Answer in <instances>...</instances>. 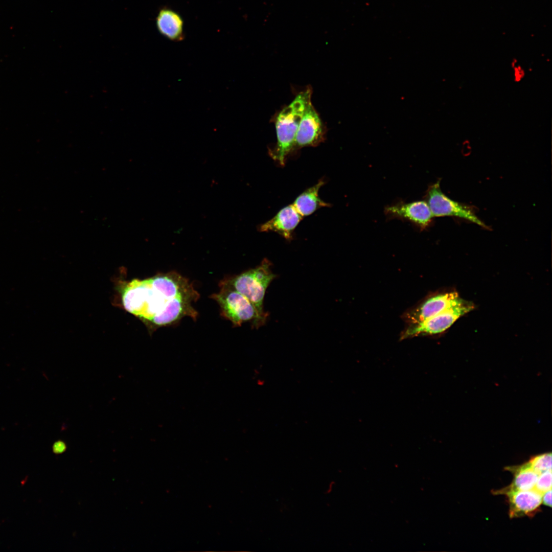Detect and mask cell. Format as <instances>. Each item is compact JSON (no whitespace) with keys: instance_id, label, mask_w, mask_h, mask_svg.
I'll return each mask as SVG.
<instances>
[{"instance_id":"obj_1","label":"cell","mask_w":552,"mask_h":552,"mask_svg":"<svg viewBox=\"0 0 552 552\" xmlns=\"http://www.w3.org/2000/svg\"><path fill=\"white\" fill-rule=\"evenodd\" d=\"M310 86L298 93L293 100L274 115L277 142L269 150L271 157L284 166L289 154L293 151L298 125L308 102L311 100Z\"/></svg>"},{"instance_id":"obj_2","label":"cell","mask_w":552,"mask_h":552,"mask_svg":"<svg viewBox=\"0 0 552 552\" xmlns=\"http://www.w3.org/2000/svg\"><path fill=\"white\" fill-rule=\"evenodd\" d=\"M119 290L125 310L147 325L170 300L152 287L148 278L122 282Z\"/></svg>"},{"instance_id":"obj_3","label":"cell","mask_w":552,"mask_h":552,"mask_svg":"<svg viewBox=\"0 0 552 552\" xmlns=\"http://www.w3.org/2000/svg\"><path fill=\"white\" fill-rule=\"evenodd\" d=\"M270 267V261L264 259L256 268L222 281L246 297L265 320L267 314L263 310L264 296L269 285L276 277Z\"/></svg>"},{"instance_id":"obj_4","label":"cell","mask_w":552,"mask_h":552,"mask_svg":"<svg viewBox=\"0 0 552 552\" xmlns=\"http://www.w3.org/2000/svg\"><path fill=\"white\" fill-rule=\"evenodd\" d=\"M220 287L219 292L212 294L211 297L219 305L221 316L229 320L235 327H240L249 321L255 328L265 324L266 320L259 315L246 297L222 281Z\"/></svg>"},{"instance_id":"obj_5","label":"cell","mask_w":552,"mask_h":552,"mask_svg":"<svg viewBox=\"0 0 552 552\" xmlns=\"http://www.w3.org/2000/svg\"><path fill=\"white\" fill-rule=\"evenodd\" d=\"M474 308L473 303L460 297L454 305L441 313L419 323L407 325L401 333L400 339L440 335Z\"/></svg>"},{"instance_id":"obj_6","label":"cell","mask_w":552,"mask_h":552,"mask_svg":"<svg viewBox=\"0 0 552 552\" xmlns=\"http://www.w3.org/2000/svg\"><path fill=\"white\" fill-rule=\"evenodd\" d=\"M434 217H455L465 219L488 229V226L469 206L456 202L445 195L440 188V180L430 185L424 196Z\"/></svg>"},{"instance_id":"obj_7","label":"cell","mask_w":552,"mask_h":552,"mask_svg":"<svg viewBox=\"0 0 552 552\" xmlns=\"http://www.w3.org/2000/svg\"><path fill=\"white\" fill-rule=\"evenodd\" d=\"M459 298L456 290H439L432 292L406 310L401 318L407 325L419 323L447 309Z\"/></svg>"},{"instance_id":"obj_8","label":"cell","mask_w":552,"mask_h":552,"mask_svg":"<svg viewBox=\"0 0 552 552\" xmlns=\"http://www.w3.org/2000/svg\"><path fill=\"white\" fill-rule=\"evenodd\" d=\"M327 129L311 100L307 103L296 133L293 151L316 147L326 140Z\"/></svg>"},{"instance_id":"obj_9","label":"cell","mask_w":552,"mask_h":552,"mask_svg":"<svg viewBox=\"0 0 552 552\" xmlns=\"http://www.w3.org/2000/svg\"><path fill=\"white\" fill-rule=\"evenodd\" d=\"M384 214L389 220L397 219L409 222L420 231L429 227L433 218L424 200L408 203L399 201L385 206Z\"/></svg>"},{"instance_id":"obj_10","label":"cell","mask_w":552,"mask_h":552,"mask_svg":"<svg viewBox=\"0 0 552 552\" xmlns=\"http://www.w3.org/2000/svg\"><path fill=\"white\" fill-rule=\"evenodd\" d=\"M148 279L153 287L167 300L182 297L195 302L199 297L192 284L176 272L159 273Z\"/></svg>"},{"instance_id":"obj_11","label":"cell","mask_w":552,"mask_h":552,"mask_svg":"<svg viewBox=\"0 0 552 552\" xmlns=\"http://www.w3.org/2000/svg\"><path fill=\"white\" fill-rule=\"evenodd\" d=\"M193 302L182 297L169 300L164 309L154 316L147 326L150 331H154L158 327L175 323L185 316L196 319L198 313L191 305Z\"/></svg>"},{"instance_id":"obj_12","label":"cell","mask_w":552,"mask_h":552,"mask_svg":"<svg viewBox=\"0 0 552 552\" xmlns=\"http://www.w3.org/2000/svg\"><path fill=\"white\" fill-rule=\"evenodd\" d=\"M302 219V216L298 213L293 204H289L280 210L276 215L268 221L261 224L258 228L260 232H274L285 238L290 240L296 227Z\"/></svg>"},{"instance_id":"obj_13","label":"cell","mask_w":552,"mask_h":552,"mask_svg":"<svg viewBox=\"0 0 552 552\" xmlns=\"http://www.w3.org/2000/svg\"><path fill=\"white\" fill-rule=\"evenodd\" d=\"M508 497L511 517L532 516L539 509L542 494L534 488L528 490L512 491L504 493Z\"/></svg>"},{"instance_id":"obj_14","label":"cell","mask_w":552,"mask_h":552,"mask_svg":"<svg viewBox=\"0 0 552 552\" xmlns=\"http://www.w3.org/2000/svg\"><path fill=\"white\" fill-rule=\"evenodd\" d=\"M157 29L160 34L174 41L184 38V23L180 15L173 9L164 7L156 18Z\"/></svg>"},{"instance_id":"obj_15","label":"cell","mask_w":552,"mask_h":552,"mask_svg":"<svg viewBox=\"0 0 552 552\" xmlns=\"http://www.w3.org/2000/svg\"><path fill=\"white\" fill-rule=\"evenodd\" d=\"M324 184V179H320L296 198L292 204L302 217L309 216L321 208L330 206L319 196V190Z\"/></svg>"},{"instance_id":"obj_16","label":"cell","mask_w":552,"mask_h":552,"mask_svg":"<svg viewBox=\"0 0 552 552\" xmlns=\"http://www.w3.org/2000/svg\"><path fill=\"white\" fill-rule=\"evenodd\" d=\"M514 474V479L511 485L498 491L503 494L512 491L532 489L536 483L539 475L534 470L529 462L520 466L508 468Z\"/></svg>"},{"instance_id":"obj_17","label":"cell","mask_w":552,"mask_h":552,"mask_svg":"<svg viewBox=\"0 0 552 552\" xmlns=\"http://www.w3.org/2000/svg\"><path fill=\"white\" fill-rule=\"evenodd\" d=\"M534 470L540 475L541 473L551 470V453H546L534 456L528 462Z\"/></svg>"},{"instance_id":"obj_18","label":"cell","mask_w":552,"mask_h":552,"mask_svg":"<svg viewBox=\"0 0 552 552\" xmlns=\"http://www.w3.org/2000/svg\"><path fill=\"white\" fill-rule=\"evenodd\" d=\"M534 489L542 495L551 489V470L545 471L539 475Z\"/></svg>"},{"instance_id":"obj_19","label":"cell","mask_w":552,"mask_h":552,"mask_svg":"<svg viewBox=\"0 0 552 552\" xmlns=\"http://www.w3.org/2000/svg\"><path fill=\"white\" fill-rule=\"evenodd\" d=\"M511 67L513 70V79L515 82H521L525 76V72L523 66L518 63L517 61L514 60L511 62Z\"/></svg>"},{"instance_id":"obj_20","label":"cell","mask_w":552,"mask_h":552,"mask_svg":"<svg viewBox=\"0 0 552 552\" xmlns=\"http://www.w3.org/2000/svg\"><path fill=\"white\" fill-rule=\"evenodd\" d=\"M65 443L61 440L55 442L52 446L53 451L55 454H59L63 452L66 449Z\"/></svg>"},{"instance_id":"obj_21","label":"cell","mask_w":552,"mask_h":552,"mask_svg":"<svg viewBox=\"0 0 552 552\" xmlns=\"http://www.w3.org/2000/svg\"><path fill=\"white\" fill-rule=\"evenodd\" d=\"M542 501L545 505L551 507V489L545 492L542 495Z\"/></svg>"},{"instance_id":"obj_22","label":"cell","mask_w":552,"mask_h":552,"mask_svg":"<svg viewBox=\"0 0 552 552\" xmlns=\"http://www.w3.org/2000/svg\"><path fill=\"white\" fill-rule=\"evenodd\" d=\"M334 484V482H332V481L330 482V483L329 484L328 488L326 490V493H329L332 491V490L333 489V488Z\"/></svg>"}]
</instances>
